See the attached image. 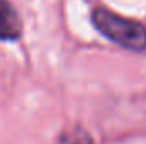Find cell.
Returning a JSON list of instances; mask_svg holds the SVG:
<instances>
[{
    "instance_id": "2",
    "label": "cell",
    "mask_w": 146,
    "mask_h": 144,
    "mask_svg": "<svg viewBox=\"0 0 146 144\" xmlns=\"http://www.w3.org/2000/svg\"><path fill=\"white\" fill-rule=\"evenodd\" d=\"M21 32L22 22L15 9L7 0H0V41H15Z\"/></svg>"
},
{
    "instance_id": "1",
    "label": "cell",
    "mask_w": 146,
    "mask_h": 144,
    "mask_svg": "<svg viewBox=\"0 0 146 144\" xmlns=\"http://www.w3.org/2000/svg\"><path fill=\"white\" fill-rule=\"evenodd\" d=\"M92 22L99 32L115 44L131 51L146 49V27L141 22L119 17L106 9H95L92 14Z\"/></svg>"
},
{
    "instance_id": "3",
    "label": "cell",
    "mask_w": 146,
    "mask_h": 144,
    "mask_svg": "<svg viewBox=\"0 0 146 144\" xmlns=\"http://www.w3.org/2000/svg\"><path fill=\"white\" fill-rule=\"evenodd\" d=\"M58 144H94V141H92V137L88 136L87 131L76 127L70 132H65Z\"/></svg>"
}]
</instances>
